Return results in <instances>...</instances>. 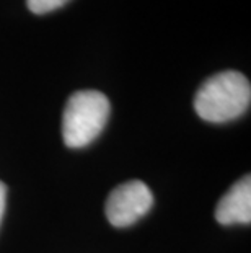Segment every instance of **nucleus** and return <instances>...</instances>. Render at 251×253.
<instances>
[{"label":"nucleus","instance_id":"423d86ee","mask_svg":"<svg viewBox=\"0 0 251 253\" xmlns=\"http://www.w3.org/2000/svg\"><path fill=\"white\" fill-rule=\"evenodd\" d=\"M5 204H7V186L3 181H0V222H2L5 212Z\"/></svg>","mask_w":251,"mask_h":253},{"label":"nucleus","instance_id":"7ed1b4c3","mask_svg":"<svg viewBox=\"0 0 251 253\" xmlns=\"http://www.w3.org/2000/svg\"><path fill=\"white\" fill-rule=\"evenodd\" d=\"M153 204L152 191L143 181L122 183L111 191L106 201V217L114 227H127L145 216Z\"/></svg>","mask_w":251,"mask_h":253},{"label":"nucleus","instance_id":"20e7f679","mask_svg":"<svg viewBox=\"0 0 251 253\" xmlns=\"http://www.w3.org/2000/svg\"><path fill=\"white\" fill-rule=\"evenodd\" d=\"M215 219L223 225L251 222V178L248 175L235 183L218 201Z\"/></svg>","mask_w":251,"mask_h":253},{"label":"nucleus","instance_id":"f03ea898","mask_svg":"<svg viewBox=\"0 0 251 253\" xmlns=\"http://www.w3.org/2000/svg\"><path fill=\"white\" fill-rule=\"evenodd\" d=\"M109 111V100L101 91L82 90L71 95L62 116V137L67 147L92 144L105 129Z\"/></svg>","mask_w":251,"mask_h":253},{"label":"nucleus","instance_id":"39448f33","mask_svg":"<svg viewBox=\"0 0 251 253\" xmlns=\"http://www.w3.org/2000/svg\"><path fill=\"white\" fill-rule=\"evenodd\" d=\"M67 2L69 0H26V5H28L30 12L36 15H44L64 7Z\"/></svg>","mask_w":251,"mask_h":253},{"label":"nucleus","instance_id":"f257e3e1","mask_svg":"<svg viewBox=\"0 0 251 253\" xmlns=\"http://www.w3.org/2000/svg\"><path fill=\"white\" fill-rule=\"evenodd\" d=\"M250 101L248 79L237 71H225L212 75L201 85L194 98V110L204 121L227 123L242 116Z\"/></svg>","mask_w":251,"mask_h":253}]
</instances>
